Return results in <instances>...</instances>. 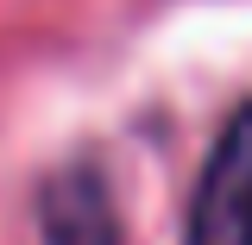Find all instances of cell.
I'll use <instances>...</instances> for the list:
<instances>
[{"label":"cell","instance_id":"cell-2","mask_svg":"<svg viewBox=\"0 0 252 245\" xmlns=\"http://www.w3.org/2000/svg\"><path fill=\"white\" fill-rule=\"evenodd\" d=\"M32 214H38L44 245H126L107 163L94 151H76L63 163H51L38 176V189H32Z\"/></svg>","mask_w":252,"mask_h":245},{"label":"cell","instance_id":"cell-1","mask_svg":"<svg viewBox=\"0 0 252 245\" xmlns=\"http://www.w3.org/2000/svg\"><path fill=\"white\" fill-rule=\"evenodd\" d=\"M183 245H252V101L220 120L189 189Z\"/></svg>","mask_w":252,"mask_h":245}]
</instances>
